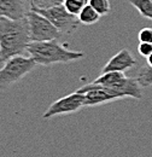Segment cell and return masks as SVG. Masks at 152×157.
<instances>
[{
  "mask_svg": "<svg viewBox=\"0 0 152 157\" xmlns=\"http://www.w3.org/2000/svg\"><path fill=\"white\" fill-rule=\"evenodd\" d=\"M30 42L28 18L13 21L0 17V64L27 52Z\"/></svg>",
  "mask_w": 152,
  "mask_h": 157,
  "instance_id": "6da1fadb",
  "label": "cell"
},
{
  "mask_svg": "<svg viewBox=\"0 0 152 157\" xmlns=\"http://www.w3.org/2000/svg\"><path fill=\"white\" fill-rule=\"evenodd\" d=\"M27 53L35 60L38 65L47 67L58 63H69L85 57L81 51H71L65 46L60 45L57 40L30 42Z\"/></svg>",
  "mask_w": 152,
  "mask_h": 157,
  "instance_id": "7a4b0ae2",
  "label": "cell"
},
{
  "mask_svg": "<svg viewBox=\"0 0 152 157\" xmlns=\"http://www.w3.org/2000/svg\"><path fill=\"white\" fill-rule=\"evenodd\" d=\"M36 65L34 59L23 55L10 58L0 68V91L7 90L17 83L27 74L33 71Z\"/></svg>",
  "mask_w": 152,
  "mask_h": 157,
  "instance_id": "3957f363",
  "label": "cell"
},
{
  "mask_svg": "<svg viewBox=\"0 0 152 157\" xmlns=\"http://www.w3.org/2000/svg\"><path fill=\"white\" fill-rule=\"evenodd\" d=\"M33 10L45 16L63 35H71L81 24L78 17L75 15H71L63 4L46 9L33 7Z\"/></svg>",
  "mask_w": 152,
  "mask_h": 157,
  "instance_id": "277c9868",
  "label": "cell"
},
{
  "mask_svg": "<svg viewBox=\"0 0 152 157\" xmlns=\"http://www.w3.org/2000/svg\"><path fill=\"white\" fill-rule=\"evenodd\" d=\"M27 18L29 24V34L32 42L57 40L63 35L45 16L34 10H32Z\"/></svg>",
  "mask_w": 152,
  "mask_h": 157,
  "instance_id": "5b68a950",
  "label": "cell"
},
{
  "mask_svg": "<svg viewBox=\"0 0 152 157\" xmlns=\"http://www.w3.org/2000/svg\"><path fill=\"white\" fill-rule=\"evenodd\" d=\"M77 92L85 94V106H95V105H101L105 103H110L117 99L126 98L123 93L120 91L110 88V87H104L97 83H88L86 86H82L77 90Z\"/></svg>",
  "mask_w": 152,
  "mask_h": 157,
  "instance_id": "8992f818",
  "label": "cell"
},
{
  "mask_svg": "<svg viewBox=\"0 0 152 157\" xmlns=\"http://www.w3.org/2000/svg\"><path fill=\"white\" fill-rule=\"evenodd\" d=\"M82 108H85V94L76 91L74 93H70L53 101L44 113L42 117L52 118L59 115L74 114L81 110Z\"/></svg>",
  "mask_w": 152,
  "mask_h": 157,
  "instance_id": "52a82bcc",
  "label": "cell"
},
{
  "mask_svg": "<svg viewBox=\"0 0 152 157\" xmlns=\"http://www.w3.org/2000/svg\"><path fill=\"white\" fill-rule=\"evenodd\" d=\"M32 10V0H0V17L13 21L24 20Z\"/></svg>",
  "mask_w": 152,
  "mask_h": 157,
  "instance_id": "ba28073f",
  "label": "cell"
},
{
  "mask_svg": "<svg viewBox=\"0 0 152 157\" xmlns=\"http://www.w3.org/2000/svg\"><path fill=\"white\" fill-rule=\"evenodd\" d=\"M135 65H136V59L134 58L133 53L128 48H122L104 65L103 73H109V71L124 73Z\"/></svg>",
  "mask_w": 152,
  "mask_h": 157,
  "instance_id": "9c48e42d",
  "label": "cell"
},
{
  "mask_svg": "<svg viewBox=\"0 0 152 157\" xmlns=\"http://www.w3.org/2000/svg\"><path fill=\"white\" fill-rule=\"evenodd\" d=\"M77 17H78V20H80V22H81V24L91 25V24L97 23L98 21L100 20L101 16L95 11L89 4H87V5L82 9V11L78 13Z\"/></svg>",
  "mask_w": 152,
  "mask_h": 157,
  "instance_id": "30bf717a",
  "label": "cell"
},
{
  "mask_svg": "<svg viewBox=\"0 0 152 157\" xmlns=\"http://www.w3.org/2000/svg\"><path fill=\"white\" fill-rule=\"evenodd\" d=\"M129 2L144 18L152 21V0H129Z\"/></svg>",
  "mask_w": 152,
  "mask_h": 157,
  "instance_id": "8fae6325",
  "label": "cell"
},
{
  "mask_svg": "<svg viewBox=\"0 0 152 157\" xmlns=\"http://www.w3.org/2000/svg\"><path fill=\"white\" fill-rule=\"evenodd\" d=\"M135 78H136V81L140 83V86L142 88L152 86V68L147 64L142 65Z\"/></svg>",
  "mask_w": 152,
  "mask_h": 157,
  "instance_id": "7c38bea8",
  "label": "cell"
},
{
  "mask_svg": "<svg viewBox=\"0 0 152 157\" xmlns=\"http://www.w3.org/2000/svg\"><path fill=\"white\" fill-rule=\"evenodd\" d=\"M89 0H64L63 5L65 6V9L71 13L78 16V13L82 11V9L88 4Z\"/></svg>",
  "mask_w": 152,
  "mask_h": 157,
  "instance_id": "4fadbf2b",
  "label": "cell"
},
{
  "mask_svg": "<svg viewBox=\"0 0 152 157\" xmlns=\"http://www.w3.org/2000/svg\"><path fill=\"white\" fill-rule=\"evenodd\" d=\"M88 4L94 9L100 16H106L110 12V1L109 0H89Z\"/></svg>",
  "mask_w": 152,
  "mask_h": 157,
  "instance_id": "5bb4252c",
  "label": "cell"
},
{
  "mask_svg": "<svg viewBox=\"0 0 152 157\" xmlns=\"http://www.w3.org/2000/svg\"><path fill=\"white\" fill-rule=\"evenodd\" d=\"M138 36H139L140 42H150V44H152V28H150V27L142 28L139 32Z\"/></svg>",
  "mask_w": 152,
  "mask_h": 157,
  "instance_id": "9a60e30c",
  "label": "cell"
},
{
  "mask_svg": "<svg viewBox=\"0 0 152 157\" xmlns=\"http://www.w3.org/2000/svg\"><path fill=\"white\" fill-rule=\"evenodd\" d=\"M138 51L142 57L147 58L149 56L152 55V44H150V42H140L139 46H138Z\"/></svg>",
  "mask_w": 152,
  "mask_h": 157,
  "instance_id": "2e32d148",
  "label": "cell"
},
{
  "mask_svg": "<svg viewBox=\"0 0 152 157\" xmlns=\"http://www.w3.org/2000/svg\"><path fill=\"white\" fill-rule=\"evenodd\" d=\"M146 64H147V65H150V67L152 68V55L147 57V62H146Z\"/></svg>",
  "mask_w": 152,
  "mask_h": 157,
  "instance_id": "e0dca14e",
  "label": "cell"
},
{
  "mask_svg": "<svg viewBox=\"0 0 152 157\" xmlns=\"http://www.w3.org/2000/svg\"><path fill=\"white\" fill-rule=\"evenodd\" d=\"M32 1H33V0H32Z\"/></svg>",
  "mask_w": 152,
  "mask_h": 157,
  "instance_id": "ac0fdd59",
  "label": "cell"
},
{
  "mask_svg": "<svg viewBox=\"0 0 152 157\" xmlns=\"http://www.w3.org/2000/svg\"><path fill=\"white\" fill-rule=\"evenodd\" d=\"M0 65H1V64H0Z\"/></svg>",
  "mask_w": 152,
  "mask_h": 157,
  "instance_id": "d6986e66",
  "label": "cell"
}]
</instances>
